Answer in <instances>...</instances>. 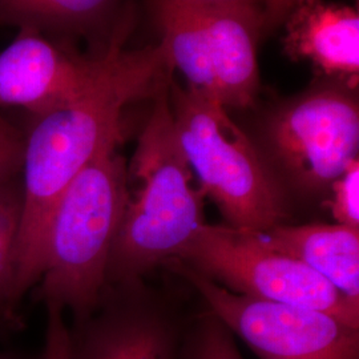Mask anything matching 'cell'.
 I'll return each mask as SVG.
<instances>
[{
	"label": "cell",
	"mask_w": 359,
	"mask_h": 359,
	"mask_svg": "<svg viewBox=\"0 0 359 359\" xmlns=\"http://www.w3.org/2000/svg\"><path fill=\"white\" fill-rule=\"evenodd\" d=\"M170 72L161 44L124 51L118 41L111 62L90 87L74 100L32 117L25 136L15 308L40 280L52 216L65 189L97 154L120 144L126 108L154 97Z\"/></svg>",
	"instance_id": "obj_1"
},
{
	"label": "cell",
	"mask_w": 359,
	"mask_h": 359,
	"mask_svg": "<svg viewBox=\"0 0 359 359\" xmlns=\"http://www.w3.org/2000/svg\"><path fill=\"white\" fill-rule=\"evenodd\" d=\"M170 76L154 95V107L127 164V203L111 252L107 285L144 280L177 256L201 226L205 194L193 184L169 102Z\"/></svg>",
	"instance_id": "obj_2"
},
{
	"label": "cell",
	"mask_w": 359,
	"mask_h": 359,
	"mask_svg": "<svg viewBox=\"0 0 359 359\" xmlns=\"http://www.w3.org/2000/svg\"><path fill=\"white\" fill-rule=\"evenodd\" d=\"M114 145L97 154L62 196L52 216L34 298L88 317L107 286V269L127 203V161Z\"/></svg>",
	"instance_id": "obj_3"
},
{
	"label": "cell",
	"mask_w": 359,
	"mask_h": 359,
	"mask_svg": "<svg viewBox=\"0 0 359 359\" xmlns=\"http://www.w3.org/2000/svg\"><path fill=\"white\" fill-rule=\"evenodd\" d=\"M169 102L184 154L231 228L266 233L292 217L293 201L248 135L221 104L181 88Z\"/></svg>",
	"instance_id": "obj_4"
},
{
	"label": "cell",
	"mask_w": 359,
	"mask_h": 359,
	"mask_svg": "<svg viewBox=\"0 0 359 359\" xmlns=\"http://www.w3.org/2000/svg\"><path fill=\"white\" fill-rule=\"evenodd\" d=\"M252 139L293 203L325 198L358 160L357 90L320 79L266 109Z\"/></svg>",
	"instance_id": "obj_5"
},
{
	"label": "cell",
	"mask_w": 359,
	"mask_h": 359,
	"mask_svg": "<svg viewBox=\"0 0 359 359\" xmlns=\"http://www.w3.org/2000/svg\"><path fill=\"white\" fill-rule=\"evenodd\" d=\"M161 47L188 90L226 109H248L259 90L257 44L264 11L257 4L193 6L160 1Z\"/></svg>",
	"instance_id": "obj_6"
},
{
	"label": "cell",
	"mask_w": 359,
	"mask_h": 359,
	"mask_svg": "<svg viewBox=\"0 0 359 359\" xmlns=\"http://www.w3.org/2000/svg\"><path fill=\"white\" fill-rule=\"evenodd\" d=\"M175 259L231 293L320 310L359 327V304L276 248L265 233L205 224Z\"/></svg>",
	"instance_id": "obj_7"
},
{
	"label": "cell",
	"mask_w": 359,
	"mask_h": 359,
	"mask_svg": "<svg viewBox=\"0 0 359 359\" xmlns=\"http://www.w3.org/2000/svg\"><path fill=\"white\" fill-rule=\"evenodd\" d=\"M165 266L259 359H359V327L314 309L231 293L177 259Z\"/></svg>",
	"instance_id": "obj_8"
},
{
	"label": "cell",
	"mask_w": 359,
	"mask_h": 359,
	"mask_svg": "<svg viewBox=\"0 0 359 359\" xmlns=\"http://www.w3.org/2000/svg\"><path fill=\"white\" fill-rule=\"evenodd\" d=\"M185 325L144 280L111 283L90 316L68 327V359H180Z\"/></svg>",
	"instance_id": "obj_9"
},
{
	"label": "cell",
	"mask_w": 359,
	"mask_h": 359,
	"mask_svg": "<svg viewBox=\"0 0 359 359\" xmlns=\"http://www.w3.org/2000/svg\"><path fill=\"white\" fill-rule=\"evenodd\" d=\"M120 40L116 36L97 57H84L40 32L20 29L0 51V107L22 108L35 117L74 100L103 74Z\"/></svg>",
	"instance_id": "obj_10"
},
{
	"label": "cell",
	"mask_w": 359,
	"mask_h": 359,
	"mask_svg": "<svg viewBox=\"0 0 359 359\" xmlns=\"http://www.w3.org/2000/svg\"><path fill=\"white\" fill-rule=\"evenodd\" d=\"M283 46L294 60L309 62L320 79L358 90L359 15L326 0H295L286 15Z\"/></svg>",
	"instance_id": "obj_11"
},
{
	"label": "cell",
	"mask_w": 359,
	"mask_h": 359,
	"mask_svg": "<svg viewBox=\"0 0 359 359\" xmlns=\"http://www.w3.org/2000/svg\"><path fill=\"white\" fill-rule=\"evenodd\" d=\"M270 243L302 261L341 294L359 304V229L339 224H283Z\"/></svg>",
	"instance_id": "obj_12"
},
{
	"label": "cell",
	"mask_w": 359,
	"mask_h": 359,
	"mask_svg": "<svg viewBox=\"0 0 359 359\" xmlns=\"http://www.w3.org/2000/svg\"><path fill=\"white\" fill-rule=\"evenodd\" d=\"M116 0H0V23L43 34L81 31L100 22Z\"/></svg>",
	"instance_id": "obj_13"
},
{
	"label": "cell",
	"mask_w": 359,
	"mask_h": 359,
	"mask_svg": "<svg viewBox=\"0 0 359 359\" xmlns=\"http://www.w3.org/2000/svg\"><path fill=\"white\" fill-rule=\"evenodd\" d=\"M23 217L22 176L0 182V326L13 323L16 253Z\"/></svg>",
	"instance_id": "obj_14"
},
{
	"label": "cell",
	"mask_w": 359,
	"mask_h": 359,
	"mask_svg": "<svg viewBox=\"0 0 359 359\" xmlns=\"http://www.w3.org/2000/svg\"><path fill=\"white\" fill-rule=\"evenodd\" d=\"M180 359H244L231 330L205 311L187 321Z\"/></svg>",
	"instance_id": "obj_15"
},
{
	"label": "cell",
	"mask_w": 359,
	"mask_h": 359,
	"mask_svg": "<svg viewBox=\"0 0 359 359\" xmlns=\"http://www.w3.org/2000/svg\"><path fill=\"white\" fill-rule=\"evenodd\" d=\"M325 200L335 224L359 229V160L334 181Z\"/></svg>",
	"instance_id": "obj_16"
},
{
	"label": "cell",
	"mask_w": 359,
	"mask_h": 359,
	"mask_svg": "<svg viewBox=\"0 0 359 359\" xmlns=\"http://www.w3.org/2000/svg\"><path fill=\"white\" fill-rule=\"evenodd\" d=\"M25 136L11 124L0 126V182L22 176Z\"/></svg>",
	"instance_id": "obj_17"
},
{
	"label": "cell",
	"mask_w": 359,
	"mask_h": 359,
	"mask_svg": "<svg viewBox=\"0 0 359 359\" xmlns=\"http://www.w3.org/2000/svg\"><path fill=\"white\" fill-rule=\"evenodd\" d=\"M47 329L41 359H68L69 330L65 321V310L47 305Z\"/></svg>",
	"instance_id": "obj_18"
},
{
	"label": "cell",
	"mask_w": 359,
	"mask_h": 359,
	"mask_svg": "<svg viewBox=\"0 0 359 359\" xmlns=\"http://www.w3.org/2000/svg\"><path fill=\"white\" fill-rule=\"evenodd\" d=\"M295 0H266L264 11V26L274 27L283 23Z\"/></svg>",
	"instance_id": "obj_19"
},
{
	"label": "cell",
	"mask_w": 359,
	"mask_h": 359,
	"mask_svg": "<svg viewBox=\"0 0 359 359\" xmlns=\"http://www.w3.org/2000/svg\"><path fill=\"white\" fill-rule=\"evenodd\" d=\"M193 6H231V4H257V0H168Z\"/></svg>",
	"instance_id": "obj_20"
},
{
	"label": "cell",
	"mask_w": 359,
	"mask_h": 359,
	"mask_svg": "<svg viewBox=\"0 0 359 359\" xmlns=\"http://www.w3.org/2000/svg\"><path fill=\"white\" fill-rule=\"evenodd\" d=\"M0 359H35V357L20 351H0Z\"/></svg>",
	"instance_id": "obj_21"
},
{
	"label": "cell",
	"mask_w": 359,
	"mask_h": 359,
	"mask_svg": "<svg viewBox=\"0 0 359 359\" xmlns=\"http://www.w3.org/2000/svg\"><path fill=\"white\" fill-rule=\"evenodd\" d=\"M6 124H10V123H8L6 118H3V117L0 116V126H6Z\"/></svg>",
	"instance_id": "obj_22"
}]
</instances>
